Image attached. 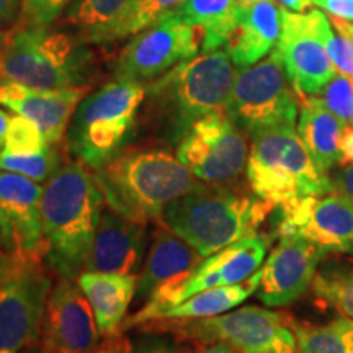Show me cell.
I'll list each match as a JSON object with an SVG mask.
<instances>
[{"label": "cell", "mask_w": 353, "mask_h": 353, "mask_svg": "<svg viewBox=\"0 0 353 353\" xmlns=\"http://www.w3.org/2000/svg\"><path fill=\"white\" fill-rule=\"evenodd\" d=\"M69 3L70 0H21V20L25 25L50 26Z\"/></svg>", "instance_id": "836d02e7"}, {"label": "cell", "mask_w": 353, "mask_h": 353, "mask_svg": "<svg viewBox=\"0 0 353 353\" xmlns=\"http://www.w3.org/2000/svg\"><path fill=\"white\" fill-rule=\"evenodd\" d=\"M278 236H299L324 254H353V200L342 193L304 196L278 206Z\"/></svg>", "instance_id": "5bb4252c"}, {"label": "cell", "mask_w": 353, "mask_h": 353, "mask_svg": "<svg viewBox=\"0 0 353 353\" xmlns=\"http://www.w3.org/2000/svg\"><path fill=\"white\" fill-rule=\"evenodd\" d=\"M226 112L245 134L296 126L299 97L273 50L265 59L237 70Z\"/></svg>", "instance_id": "30bf717a"}, {"label": "cell", "mask_w": 353, "mask_h": 353, "mask_svg": "<svg viewBox=\"0 0 353 353\" xmlns=\"http://www.w3.org/2000/svg\"><path fill=\"white\" fill-rule=\"evenodd\" d=\"M281 33V7L275 0L239 6L224 51L237 68H249L275 50Z\"/></svg>", "instance_id": "44dd1931"}, {"label": "cell", "mask_w": 353, "mask_h": 353, "mask_svg": "<svg viewBox=\"0 0 353 353\" xmlns=\"http://www.w3.org/2000/svg\"><path fill=\"white\" fill-rule=\"evenodd\" d=\"M39 254H10L0 280V353H19L41 341L52 280Z\"/></svg>", "instance_id": "9c48e42d"}, {"label": "cell", "mask_w": 353, "mask_h": 353, "mask_svg": "<svg viewBox=\"0 0 353 353\" xmlns=\"http://www.w3.org/2000/svg\"><path fill=\"white\" fill-rule=\"evenodd\" d=\"M330 180H332L334 192L342 193L353 200V164H348L342 169L335 170L332 175H330Z\"/></svg>", "instance_id": "8d00e7d4"}, {"label": "cell", "mask_w": 353, "mask_h": 353, "mask_svg": "<svg viewBox=\"0 0 353 353\" xmlns=\"http://www.w3.org/2000/svg\"><path fill=\"white\" fill-rule=\"evenodd\" d=\"M332 28V23L325 17L321 23V34L325 51H327L337 72L353 77V39L343 37L341 33L335 34Z\"/></svg>", "instance_id": "d6a6232c"}, {"label": "cell", "mask_w": 353, "mask_h": 353, "mask_svg": "<svg viewBox=\"0 0 353 353\" xmlns=\"http://www.w3.org/2000/svg\"><path fill=\"white\" fill-rule=\"evenodd\" d=\"M51 143L43 134L38 125L28 118L17 114L8 123L6 139H3L2 152L15 154V156H30L50 148Z\"/></svg>", "instance_id": "f546056e"}, {"label": "cell", "mask_w": 353, "mask_h": 353, "mask_svg": "<svg viewBox=\"0 0 353 353\" xmlns=\"http://www.w3.org/2000/svg\"><path fill=\"white\" fill-rule=\"evenodd\" d=\"M19 353H52V352L48 350V348L41 343V341H39L37 343H32V345L25 347L23 350H20Z\"/></svg>", "instance_id": "f6af8a7d"}, {"label": "cell", "mask_w": 353, "mask_h": 353, "mask_svg": "<svg viewBox=\"0 0 353 353\" xmlns=\"http://www.w3.org/2000/svg\"><path fill=\"white\" fill-rule=\"evenodd\" d=\"M319 97L335 117L348 125L353 114V77L337 72L321 90Z\"/></svg>", "instance_id": "1f68e13d"}, {"label": "cell", "mask_w": 353, "mask_h": 353, "mask_svg": "<svg viewBox=\"0 0 353 353\" xmlns=\"http://www.w3.org/2000/svg\"><path fill=\"white\" fill-rule=\"evenodd\" d=\"M103 203L95 175L79 161L64 164L48 180L41 206L44 260L57 276L81 275Z\"/></svg>", "instance_id": "6da1fadb"}, {"label": "cell", "mask_w": 353, "mask_h": 353, "mask_svg": "<svg viewBox=\"0 0 353 353\" xmlns=\"http://www.w3.org/2000/svg\"><path fill=\"white\" fill-rule=\"evenodd\" d=\"M77 283L94 309L100 334L108 337L120 332L128 307L136 298L138 276L83 270Z\"/></svg>", "instance_id": "603a6c76"}, {"label": "cell", "mask_w": 353, "mask_h": 353, "mask_svg": "<svg viewBox=\"0 0 353 353\" xmlns=\"http://www.w3.org/2000/svg\"><path fill=\"white\" fill-rule=\"evenodd\" d=\"M312 288L322 301L337 309L343 317L353 321V272H319Z\"/></svg>", "instance_id": "f1b7e54d"}, {"label": "cell", "mask_w": 353, "mask_h": 353, "mask_svg": "<svg viewBox=\"0 0 353 353\" xmlns=\"http://www.w3.org/2000/svg\"><path fill=\"white\" fill-rule=\"evenodd\" d=\"M314 3L330 17L353 21V0H314Z\"/></svg>", "instance_id": "d590c367"}, {"label": "cell", "mask_w": 353, "mask_h": 353, "mask_svg": "<svg viewBox=\"0 0 353 353\" xmlns=\"http://www.w3.org/2000/svg\"><path fill=\"white\" fill-rule=\"evenodd\" d=\"M8 263H10V254L8 252H0V280L6 275Z\"/></svg>", "instance_id": "bcb514c9"}, {"label": "cell", "mask_w": 353, "mask_h": 353, "mask_svg": "<svg viewBox=\"0 0 353 353\" xmlns=\"http://www.w3.org/2000/svg\"><path fill=\"white\" fill-rule=\"evenodd\" d=\"M348 125L353 126V114H352V120H350V123H348Z\"/></svg>", "instance_id": "f907efd6"}, {"label": "cell", "mask_w": 353, "mask_h": 353, "mask_svg": "<svg viewBox=\"0 0 353 353\" xmlns=\"http://www.w3.org/2000/svg\"><path fill=\"white\" fill-rule=\"evenodd\" d=\"M105 205L136 223H161L172 201L201 182L162 149L125 151L94 172Z\"/></svg>", "instance_id": "7a4b0ae2"}, {"label": "cell", "mask_w": 353, "mask_h": 353, "mask_svg": "<svg viewBox=\"0 0 353 353\" xmlns=\"http://www.w3.org/2000/svg\"><path fill=\"white\" fill-rule=\"evenodd\" d=\"M319 247L299 236H280L263 267L255 293L268 307H283L303 296L314 283L324 257Z\"/></svg>", "instance_id": "2e32d148"}, {"label": "cell", "mask_w": 353, "mask_h": 353, "mask_svg": "<svg viewBox=\"0 0 353 353\" xmlns=\"http://www.w3.org/2000/svg\"><path fill=\"white\" fill-rule=\"evenodd\" d=\"M203 30L185 23L176 15L165 17L141 30L123 48L114 63V81L148 85L183 61L196 56L201 48Z\"/></svg>", "instance_id": "7c38bea8"}, {"label": "cell", "mask_w": 353, "mask_h": 353, "mask_svg": "<svg viewBox=\"0 0 353 353\" xmlns=\"http://www.w3.org/2000/svg\"><path fill=\"white\" fill-rule=\"evenodd\" d=\"M278 3H280L285 10L303 13L311 10V7L314 6V0H278Z\"/></svg>", "instance_id": "b9f144b4"}, {"label": "cell", "mask_w": 353, "mask_h": 353, "mask_svg": "<svg viewBox=\"0 0 353 353\" xmlns=\"http://www.w3.org/2000/svg\"><path fill=\"white\" fill-rule=\"evenodd\" d=\"M255 2H259V0H237V3H239V6H244V7L252 6V3H255Z\"/></svg>", "instance_id": "c3c4849f"}, {"label": "cell", "mask_w": 353, "mask_h": 353, "mask_svg": "<svg viewBox=\"0 0 353 353\" xmlns=\"http://www.w3.org/2000/svg\"><path fill=\"white\" fill-rule=\"evenodd\" d=\"M92 353H132V345L123 337V332H118L105 337V341L99 343Z\"/></svg>", "instance_id": "74e56055"}, {"label": "cell", "mask_w": 353, "mask_h": 353, "mask_svg": "<svg viewBox=\"0 0 353 353\" xmlns=\"http://www.w3.org/2000/svg\"><path fill=\"white\" fill-rule=\"evenodd\" d=\"M85 92L87 87L37 90L3 79L0 83V105L28 118L38 125L51 144H57L64 138Z\"/></svg>", "instance_id": "d6986e66"}, {"label": "cell", "mask_w": 353, "mask_h": 353, "mask_svg": "<svg viewBox=\"0 0 353 353\" xmlns=\"http://www.w3.org/2000/svg\"><path fill=\"white\" fill-rule=\"evenodd\" d=\"M138 0H70L64 23L87 44L118 41L121 25Z\"/></svg>", "instance_id": "cb8c5ba5"}, {"label": "cell", "mask_w": 353, "mask_h": 353, "mask_svg": "<svg viewBox=\"0 0 353 353\" xmlns=\"http://www.w3.org/2000/svg\"><path fill=\"white\" fill-rule=\"evenodd\" d=\"M145 334H170L180 342H221L237 353H299L288 314L244 306L203 319H159L139 325Z\"/></svg>", "instance_id": "ba28073f"}, {"label": "cell", "mask_w": 353, "mask_h": 353, "mask_svg": "<svg viewBox=\"0 0 353 353\" xmlns=\"http://www.w3.org/2000/svg\"><path fill=\"white\" fill-rule=\"evenodd\" d=\"M345 123L325 107L319 95L299 99L296 131L322 174L329 175L342 164L341 139Z\"/></svg>", "instance_id": "7402d4cb"}, {"label": "cell", "mask_w": 353, "mask_h": 353, "mask_svg": "<svg viewBox=\"0 0 353 353\" xmlns=\"http://www.w3.org/2000/svg\"><path fill=\"white\" fill-rule=\"evenodd\" d=\"M3 82V74H2V69H0V83Z\"/></svg>", "instance_id": "681fc988"}, {"label": "cell", "mask_w": 353, "mask_h": 353, "mask_svg": "<svg viewBox=\"0 0 353 353\" xmlns=\"http://www.w3.org/2000/svg\"><path fill=\"white\" fill-rule=\"evenodd\" d=\"M324 19L325 13L319 8L298 13L281 7V33L275 52L299 99L319 95L337 74L322 41Z\"/></svg>", "instance_id": "4fadbf2b"}, {"label": "cell", "mask_w": 353, "mask_h": 353, "mask_svg": "<svg viewBox=\"0 0 353 353\" xmlns=\"http://www.w3.org/2000/svg\"><path fill=\"white\" fill-rule=\"evenodd\" d=\"M288 324L299 353H353V321L348 317L316 325L288 316Z\"/></svg>", "instance_id": "4316f807"}, {"label": "cell", "mask_w": 353, "mask_h": 353, "mask_svg": "<svg viewBox=\"0 0 353 353\" xmlns=\"http://www.w3.org/2000/svg\"><path fill=\"white\" fill-rule=\"evenodd\" d=\"M10 120H12L10 114H8L6 110H0V151H2L3 148V139H6V132Z\"/></svg>", "instance_id": "ee69618b"}, {"label": "cell", "mask_w": 353, "mask_h": 353, "mask_svg": "<svg viewBox=\"0 0 353 353\" xmlns=\"http://www.w3.org/2000/svg\"><path fill=\"white\" fill-rule=\"evenodd\" d=\"M183 353H237L234 348H231L226 343L221 342H211V343H195L192 350H187Z\"/></svg>", "instance_id": "60d3db41"}, {"label": "cell", "mask_w": 353, "mask_h": 353, "mask_svg": "<svg viewBox=\"0 0 353 353\" xmlns=\"http://www.w3.org/2000/svg\"><path fill=\"white\" fill-rule=\"evenodd\" d=\"M8 34H10V32H7V30H0V56H2L3 48L8 41Z\"/></svg>", "instance_id": "7dc6e473"}, {"label": "cell", "mask_w": 353, "mask_h": 353, "mask_svg": "<svg viewBox=\"0 0 353 353\" xmlns=\"http://www.w3.org/2000/svg\"><path fill=\"white\" fill-rule=\"evenodd\" d=\"M187 0H138L125 23L121 25L118 39L139 33L165 17L175 15Z\"/></svg>", "instance_id": "4dcf8cb0"}, {"label": "cell", "mask_w": 353, "mask_h": 353, "mask_svg": "<svg viewBox=\"0 0 353 353\" xmlns=\"http://www.w3.org/2000/svg\"><path fill=\"white\" fill-rule=\"evenodd\" d=\"M260 283V270L241 283L203 290L185 301L175 304L162 314L161 319H203L232 311L234 307L252 296ZM159 321V319H157Z\"/></svg>", "instance_id": "d4e9b609"}, {"label": "cell", "mask_w": 353, "mask_h": 353, "mask_svg": "<svg viewBox=\"0 0 353 353\" xmlns=\"http://www.w3.org/2000/svg\"><path fill=\"white\" fill-rule=\"evenodd\" d=\"M236 76L228 52L216 50L183 61L145 85L161 136L179 144L200 118L226 110Z\"/></svg>", "instance_id": "277c9868"}, {"label": "cell", "mask_w": 353, "mask_h": 353, "mask_svg": "<svg viewBox=\"0 0 353 353\" xmlns=\"http://www.w3.org/2000/svg\"><path fill=\"white\" fill-rule=\"evenodd\" d=\"M61 167H63V157L56 149V144L30 156H15L0 151V170L15 172L38 183L48 182Z\"/></svg>", "instance_id": "83f0119b"}, {"label": "cell", "mask_w": 353, "mask_h": 353, "mask_svg": "<svg viewBox=\"0 0 353 353\" xmlns=\"http://www.w3.org/2000/svg\"><path fill=\"white\" fill-rule=\"evenodd\" d=\"M44 188L28 176L0 170V245L8 254H39Z\"/></svg>", "instance_id": "e0dca14e"}, {"label": "cell", "mask_w": 353, "mask_h": 353, "mask_svg": "<svg viewBox=\"0 0 353 353\" xmlns=\"http://www.w3.org/2000/svg\"><path fill=\"white\" fill-rule=\"evenodd\" d=\"M145 100V85L113 81L81 100L68 128L69 152L88 169H100L123 152Z\"/></svg>", "instance_id": "8992f818"}, {"label": "cell", "mask_w": 353, "mask_h": 353, "mask_svg": "<svg viewBox=\"0 0 353 353\" xmlns=\"http://www.w3.org/2000/svg\"><path fill=\"white\" fill-rule=\"evenodd\" d=\"M330 23H332L334 28L341 34H343V37L353 39V21L337 19V17H330Z\"/></svg>", "instance_id": "7bdbcfd3"}, {"label": "cell", "mask_w": 353, "mask_h": 353, "mask_svg": "<svg viewBox=\"0 0 353 353\" xmlns=\"http://www.w3.org/2000/svg\"><path fill=\"white\" fill-rule=\"evenodd\" d=\"M85 44L76 34L23 23L8 34L0 69L6 81L37 90L87 87L94 57Z\"/></svg>", "instance_id": "5b68a950"}, {"label": "cell", "mask_w": 353, "mask_h": 353, "mask_svg": "<svg viewBox=\"0 0 353 353\" xmlns=\"http://www.w3.org/2000/svg\"><path fill=\"white\" fill-rule=\"evenodd\" d=\"M132 353H183L175 342L161 335H148L132 345Z\"/></svg>", "instance_id": "e575fe53"}, {"label": "cell", "mask_w": 353, "mask_h": 353, "mask_svg": "<svg viewBox=\"0 0 353 353\" xmlns=\"http://www.w3.org/2000/svg\"><path fill=\"white\" fill-rule=\"evenodd\" d=\"M100 330L94 309L79 283L59 276L48 299L41 343L52 353H92Z\"/></svg>", "instance_id": "9a60e30c"}, {"label": "cell", "mask_w": 353, "mask_h": 353, "mask_svg": "<svg viewBox=\"0 0 353 353\" xmlns=\"http://www.w3.org/2000/svg\"><path fill=\"white\" fill-rule=\"evenodd\" d=\"M275 208L254 192L249 195L201 182L172 201L162 213L161 223L206 259L234 242L259 234Z\"/></svg>", "instance_id": "3957f363"}, {"label": "cell", "mask_w": 353, "mask_h": 353, "mask_svg": "<svg viewBox=\"0 0 353 353\" xmlns=\"http://www.w3.org/2000/svg\"><path fill=\"white\" fill-rule=\"evenodd\" d=\"M245 174L255 195L276 208L298 198L334 192L330 175L317 169L296 126L254 134Z\"/></svg>", "instance_id": "52a82bcc"}, {"label": "cell", "mask_w": 353, "mask_h": 353, "mask_svg": "<svg viewBox=\"0 0 353 353\" xmlns=\"http://www.w3.org/2000/svg\"><path fill=\"white\" fill-rule=\"evenodd\" d=\"M268 247H270L268 236L255 234L203 259L175 294V304L185 301L192 294L200 293L203 290L236 285L247 280L262 268Z\"/></svg>", "instance_id": "ffe728a7"}, {"label": "cell", "mask_w": 353, "mask_h": 353, "mask_svg": "<svg viewBox=\"0 0 353 353\" xmlns=\"http://www.w3.org/2000/svg\"><path fill=\"white\" fill-rule=\"evenodd\" d=\"M341 156H342L343 165L353 164V126L352 125H347L345 130L342 132Z\"/></svg>", "instance_id": "ab89813d"}, {"label": "cell", "mask_w": 353, "mask_h": 353, "mask_svg": "<svg viewBox=\"0 0 353 353\" xmlns=\"http://www.w3.org/2000/svg\"><path fill=\"white\" fill-rule=\"evenodd\" d=\"M148 224L105 210L83 270L138 276L148 249Z\"/></svg>", "instance_id": "ac0fdd59"}, {"label": "cell", "mask_w": 353, "mask_h": 353, "mask_svg": "<svg viewBox=\"0 0 353 353\" xmlns=\"http://www.w3.org/2000/svg\"><path fill=\"white\" fill-rule=\"evenodd\" d=\"M21 19V0H0V30L15 25Z\"/></svg>", "instance_id": "f35d334b"}, {"label": "cell", "mask_w": 353, "mask_h": 353, "mask_svg": "<svg viewBox=\"0 0 353 353\" xmlns=\"http://www.w3.org/2000/svg\"><path fill=\"white\" fill-rule=\"evenodd\" d=\"M237 0H187L175 13L185 23L203 30L201 51L221 50L236 21Z\"/></svg>", "instance_id": "484cf974"}, {"label": "cell", "mask_w": 353, "mask_h": 353, "mask_svg": "<svg viewBox=\"0 0 353 353\" xmlns=\"http://www.w3.org/2000/svg\"><path fill=\"white\" fill-rule=\"evenodd\" d=\"M249 151L245 132L221 110L190 128L176 144V159L200 182L226 185L244 174Z\"/></svg>", "instance_id": "8fae6325"}]
</instances>
